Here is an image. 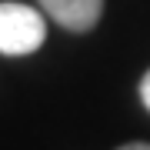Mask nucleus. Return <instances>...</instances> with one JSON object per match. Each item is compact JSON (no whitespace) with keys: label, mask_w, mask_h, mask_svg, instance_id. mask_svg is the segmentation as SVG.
<instances>
[{"label":"nucleus","mask_w":150,"mask_h":150,"mask_svg":"<svg viewBox=\"0 0 150 150\" xmlns=\"http://www.w3.org/2000/svg\"><path fill=\"white\" fill-rule=\"evenodd\" d=\"M120 150H150V144H127V147H120Z\"/></svg>","instance_id":"4"},{"label":"nucleus","mask_w":150,"mask_h":150,"mask_svg":"<svg viewBox=\"0 0 150 150\" xmlns=\"http://www.w3.org/2000/svg\"><path fill=\"white\" fill-rule=\"evenodd\" d=\"M40 4L60 27H67L74 33L93 30L103 13V0H40Z\"/></svg>","instance_id":"2"},{"label":"nucleus","mask_w":150,"mask_h":150,"mask_svg":"<svg viewBox=\"0 0 150 150\" xmlns=\"http://www.w3.org/2000/svg\"><path fill=\"white\" fill-rule=\"evenodd\" d=\"M47 23L27 4H0V54L23 57L43 43Z\"/></svg>","instance_id":"1"},{"label":"nucleus","mask_w":150,"mask_h":150,"mask_svg":"<svg viewBox=\"0 0 150 150\" xmlns=\"http://www.w3.org/2000/svg\"><path fill=\"white\" fill-rule=\"evenodd\" d=\"M140 100H144V107L150 110V70L144 74V80H140Z\"/></svg>","instance_id":"3"}]
</instances>
